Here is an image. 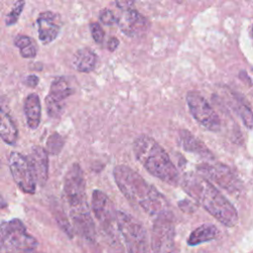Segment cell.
Here are the masks:
<instances>
[{
  "label": "cell",
  "instance_id": "5b68a950",
  "mask_svg": "<svg viewBox=\"0 0 253 253\" xmlns=\"http://www.w3.org/2000/svg\"><path fill=\"white\" fill-rule=\"evenodd\" d=\"M38 246L25 224L18 218L0 224V253H33Z\"/></svg>",
  "mask_w": 253,
  "mask_h": 253
},
{
  "label": "cell",
  "instance_id": "8992f818",
  "mask_svg": "<svg viewBox=\"0 0 253 253\" xmlns=\"http://www.w3.org/2000/svg\"><path fill=\"white\" fill-rule=\"evenodd\" d=\"M117 228L122 234L128 253H148L147 236L143 225L128 213L117 211Z\"/></svg>",
  "mask_w": 253,
  "mask_h": 253
},
{
  "label": "cell",
  "instance_id": "ffe728a7",
  "mask_svg": "<svg viewBox=\"0 0 253 253\" xmlns=\"http://www.w3.org/2000/svg\"><path fill=\"white\" fill-rule=\"evenodd\" d=\"M217 236H218V229L216 228L215 225L203 224L191 232L187 240V243L190 246H196L201 243L213 240Z\"/></svg>",
  "mask_w": 253,
  "mask_h": 253
},
{
  "label": "cell",
  "instance_id": "3957f363",
  "mask_svg": "<svg viewBox=\"0 0 253 253\" xmlns=\"http://www.w3.org/2000/svg\"><path fill=\"white\" fill-rule=\"evenodd\" d=\"M132 149L137 161L152 176L172 186L180 183L178 169L155 139L146 134H140L134 139Z\"/></svg>",
  "mask_w": 253,
  "mask_h": 253
},
{
  "label": "cell",
  "instance_id": "f1b7e54d",
  "mask_svg": "<svg viewBox=\"0 0 253 253\" xmlns=\"http://www.w3.org/2000/svg\"><path fill=\"white\" fill-rule=\"evenodd\" d=\"M133 4H134L133 1H117L116 2V5L118 6V8H120L123 11L131 9Z\"/></svg>",
  "mask_w": 253,
  "mask_h": 253
},
{
  "label": "cell",
  "instance_id": "ac0fdd59",
  "mask_svg": "<svg viewBox=\"0 0 253 253\" xmlns=\"http://www.w3.org/2000/svg\"><path fill=\"white\" fill-rule=\"evenodd\" d=\"M24 112L27 120V125L31 129H36L41 123L42 107L39 96L32 93L27 96L24 103Z\"/></svg>",
  "mask_w": 253,
  "mask_h": 253
},
{
  "label": "cell",
  "instance_id": "44dd1931",
  "mask_svg": "<svg viewBox=\"0 0 253 253\" xmlns=\"http://www.w3.org/2000/svg\"><path fill=\"white\" fill-rule=\"evenodd\" d=\"M0 137L7 144H14L18 138V128L12 118L0 108Z\"/></svg>",
  "mask_w": 253,
  "mask_h": 253
},
{
  "label": "cell",
  "instance_id": "8fae6325",
  "mask_svg": "<svg viewBox=\"0 0 253 253\" xmlns=\"http://www.w3.org/2000/svg\"><path fill=\"white\" fill-rule=\"evenodd\" d=\"M8 163L17 186L26 194H34L37 182L28 158L19 152H12L8 158Z\"/></svg>",
  "mask_w": 253,
  "mask_h": 253
},
{
  "label": "cell",
  "instance_id": "9c48e42d",
  "mask_svg": "<svg viewBox=\"0 0 253 253\" xmlns=\"http://www.w3.org/2000/svg\"><path fill=\"white\" fill-rule=\"evenodd\" d=\"M202 177L233 194L241 190V182L229 167L218 162H205L197 165Z\"/></svg>",
  "mask_w": 253,
  "mask_h": 253
},
{
  "label": "cell",
  "instance_id": "7c38bea8",
  "mask_svg": "<svg viewBox=\"0 0 253 253\" xmlns=\"http://www.w3.org/2000/svg\"><path fill=\"white\" fill-rule=\"evenodd\" d=\"M72 93V89L63 77L55 78L49 89V93L45 98L46 111L50 117H58L62 111L61 102L68 98Z\"/></svg>",
  "mask_w": 253,
  "mask_h": 253
},
{
  "label": "cell",
  "instance_id": "ba28073f",
  "mask_svg": "<svg viewBox=\"0 0 253 253\" xmlns=\"http://www.w3.org/2000/svg\"><path fill=\"white\" fill-rule=\"evenodd\" d=\"M85 179L79 164L74 163L64 177L63 193L70 211L88 207L85 193Z\"/></svg>",
  "mask_w": 253,
  "mask_h": 253
},
{
  "label": "cell",
  "instance_id": "4dcf8cb0",
  "mask_svg": "<svg viewBox=\"0 0 253 253\" xmlns=\"http://www.w3.org/2000/svg\"><path fill=\"white\" fill-rule=\"evenodd\" d=\"M119 44H120L119 40H118L117 38L112 37V38H110V40L108 41V43H107L108 49H109L110 51H114V50L119 46Z\"/></svg>",
  "mask_w": 253,
  "mask_h": 253
},
{
  "label": "cell",
  "instance_id": "4316f807",
  "mask_svg": "<svg viewBox=\"0 0 253 253\" xmlns=\"http://www.w3.org/2000/svg\"><path fill=\"white\" fill-rule=\"evenodd\" d=\"M16 46H18L20 49L30 45L33 43L32 42V39L28 36H25V35H18L16 38H15V41H14Z\"/></svg>",
  "mask_w": 253,
  "mask_h": 253
},
{
  "label": "cell",
  "instance_id": "2e32d148",
  "mask_svg": "<svg viewBox=\"0 0 253 253\" xmlns=\"http://www.w3.org/2000/svg\"><path fill=\"white\" fill-rule=\"evenodd\" d=\"M27 158L33 169L36 182L43 186L48 178L47 152L42 146H35Z\"/></svg>",
  "mask_w": 253,
  "mask_h": 253
},
{
  "label": "cell",
  "instance_id": "30bf717a",
  "mask_svg": "<svg viewBox=\"0 0 253 253\" xmlns=\"http://www.w3.org/2000/svg\"><path fill=\"white\" fill-rule=\"evenodd\" d=\"M186 101L191 115L201 126L211 131L220 129L221 123L218 115L200 93L196 91L188 92Z\"/></svg>",
  "mask_w": 253,
  "mask_h": 253
},
{
  "label": "cell",
  "instance_id": "1f68e13d",
  "mask_svg": "<svg viewBox=\"0 0 253 253\" xmlns=\"http://www.w3.org/2000/svg\"><path fill=\"white\" fill-rule=\"evenodd\" d=\"M5 207H7V203H6V201L3 199V197L0 195V209H3V208H5Z\"/></svg>",
  "mask_w": 253,
  "mask_h": 253
},
{
  "label": "cell",
  "instance_id": "7a4b0ae2",
  "mask_svg": "<svg viewBox=\"0 0 253 253\" xmlns=\"http://www.w3.org/2000/svg\"><path fill=\"white\" fill-rule=\"evenodd\" d=\"M180 184L191 198L223 225L232 227L238 222V212L234 206L212 183L201 175L185 173L180 179Z\"/></svg>",
  "mask_w": 253,
  "mask_h": 253
},
{
  "label": "cell",
  "instance_id": "83f0119b",
  "mask_svg": "<svg viewBox=\"0 0 253 253\" xmlns=\"http://www.w3.org/2000/svg\"><path fill=\"white\" fill-rule=\"evenodd\" d=\"M20 53L25 58H33L37 55V48L34 43L20 49Z\"/></svg>",
  "mask_w": 253,
  "mask_h": 253
},
{
  "label": "cell",
  "instance_id": "f546056e",
  "mask_svg": "<svg viewBox=\"0 0 253 253\" xmlns=\"http://www.w3.org/2000/svg\"><path fill=\"white\" fill-rule=\"evenodd\" d=\"M39 77L36 76V75H29L27 78H26V84L29 86V87H36L38 84H39Z\"/></svg>",
  "mask_w": 253,
  "mask_h": 253
},
{
  "label": "cell",
  "instance_id": "d6986e66",
  "mask_svg": "<svg viewBox=\"0 0 253 253\" xmlns=\"http://www.w3.org/2000/svg\"><path fill=\"white\" fill-rule=\"evenodd\" d=\"M96 64L97 55L88 47L78 49L72 58L73 67L80 72H90L96 67Z\"/></svg>",
  "mask_w": 253,
  "mask_h": 253
},
{
  "label": "cell",
  "instance_id": "9a60e30c",
  "mask_svg": "<svg viewBox=\"0 0 253 253\" xmlns=\"http://www.w3.org/2000/svg\"><path fill=\"white\" fill-rule=\"evenodd\" d=\"M39 38L42 43L47 44L57 37L60 31V24L58 16L52 12H42L39 15L37 20Z\"/></svg>",
  "mask_w": 253,
  "mask_h": 253
},
{
  "label": "cell",
  "instance_id": "6da1fadb",
  "mask_svg": "<svg viewBox=\"0 0 253 253\" xmlns=\"http://www.w3.org/2000/svg\"><path fill=\"white\" fill-rule=\"evenodd\" d=\"M113 174L117 186L126 200L141 208L147 214L156 217L170 211L165 197L133 169L126 165H118Z\"/></svg>",
  "mask_w": 253,
  "mask_h": 253
},
{
  "label": "cell",
  "instance_id": "484cf974",
  "mask_svg": "<svg viewBox=\"0 0 253 253\" xmlns=\"http://www.w3.org/2000/svg\"><path fill=\"white\" fill-rule=\"evenodd\" d=\"M99 19H100L101 23H103L104 25H107V26H112L115 23H117V17L113 13V11L110 9L102 10L100 12Z\"/></svg>",
  "mask_w": 253,
  "mask_h": 253
},
{
  "label": "cell",
  "instance_id": "cb8c5ba5",
  "mask_svg": "<svg viewBox=\"0 0 253 253\" xmlns=\"http://www.w3.org/2000/svg\"><path fill=\"white\" fill-rule=\"evenodd\" d=\"M24 6H25V2L24 1H18V2H16L14 4L12 10L6 16V19H5V23H6L7 26H12V25H14L18 21L20 15H21V13H22V11L24 9Z\"/></svg>",
  "mask_w": 253,
  "mask_h": 253
},
{
  "label": "cell",
  "instance_id": "836d02e7",
  "mask_svg": "<svg viewBox=\"0 0 253 253\" xmlns=\"http://www.w3.org/2000/svg\"><path fill=\"white\" fill-rule=\"evenodd\" d=\"M33 253H35V252H33Z\"/></svg>",
  "mask_w": 253,
  "mask_h": 253
},
{
  "label": "cell",
  "instance_id": "4fadbf2b",
  "mask_svg": "<svg viewBox=\"0 0 253 253\" xmlns=\"http://www.w3.org/2000/svg\"><path fill=\"white\" fill-rule=\"evenodd\" d=\"M117 24L127 37L141 36L147 32L150 25L148 20L133 8L123 11V14L117 17Z\"/></svg>",
  "mask_w": 253,
  "mask_h": 253
},
{
  "label": "cell",
  "instance_id": "5bb4252c",
  "mask_svg": "<svg viewBox=\"0 0 253 253\" xmlns=\"http://www.w3.org/2000/svg\"><path fill=\"white\" fill-rule=\"evenodd\" d=\"M70 217L73 224V231L89 243L96 242V228L90 213L89 207L70 211Z\"/></svg>",
  "mask_w": 253,
  "mask_h": 253
},
{
  "label": "cell",
  "instance_id": "603a6c76",
  "mask_svg": "<svg viewBox=\"0 0 253 253\" xmlns=\"http://www.w3.org/2000/svg\"><path fill=\"white\" fill-rule=\"evenodd\" d=\"M237 113L239 114L240 118L242 119L244 125L247 127L252 128L253 127V112L249 108V106L246 103L238 101L237 105Z\"/></svg>",
  "mask_w": 253,
  "mask_h": 253
},
{
  "label": "cell",
  "instance_id": "277c9868",
  "mask_svg": "<svg viewBox=\"0 0 253 253\" xmlns=\"http://www.w3.org/2000/svg\"><path fill=\"white\" fill-rule=\"evenodd\" d=\"M92 211L99 220L108 243L109 253H124L123 246L116 233L117 211L109 197L100 190H94L91 202Z\"/></svg>",
  "mask_w": 253,
  "mask_h": 253
},
{
  "label": "cell",
  "instance_id": "d4e9b609",
  "mask_svg": "<svg viewBox=\"0 0 253 253\" xmlns=\"http://www.w3.org/2000/svg\"><path fill=\"white\" fill-rule=\"evenodd\" d=\"M90 31H91V35H92V38L95 41V42L102 43L103 41H104L105 33H104L102 27L100 26V24L91 23L90 24Z\"/></svg>",
  "mask_w": 253,
  "mask_h": 253
},
{
  "label": "cell",
  "instance_id": "52a82bcc",
  "mask_svg": "<svg viewBox=\"0 0 253 253\" xmlns=\"http://www.w3.org/2000/svg\"><path fill=\"white\" fill-rule=\"evenodd\" d=\"M154 253H173L175 249V220L171 211L154 217L151 231Z\"/></svg>",
  "mask_w": 253,
  "mask_h": 253
},
{
  "label": "cell",
  "instance_id": "d6a6232c",
  "mask_svg": "<svg viewBox=\"0 0 253 253\" xmlns=\"http://www.w3.org/2000/svg\"><path fill=\"white\" fill-rule=\"evenodd\" d=\"M251 33H252V37H253V26H252V32Z\"/></svg>",
  "mask_w": 253,
  "mask_h": 253
},
{
  "label": "cell",
  "instance_id": "7402d4cb",
  "mask_svg": "<svg viewBox=\"0 0 253 253\" xmlns=\"http://www.w3.org/2000/svg\"><path fill=\"white\" fill-rule=\"evenodd\" d=\"M63 145H64V141H63V138L61 137V135L58 134L57 132H54V133L50 134L46 140L45 151L49 154L55 155L61 151Z\"/></svg>",
  "mask_w": 253,
  "mask_h": 253
},
{
  "label": "cell",
  "instance_id": "e0dca14e",
  "mask_svg": "<svg viewBox=\"0 0 253 253\" xmlns=\"http://www.w3.org/2000/svg\"><path fill=\"white\" fill-rule=\"evenodd\" d=\"M179 143L186 151L194 152L205 158L212 159V154L210 149L203 143V141L198 139L187 129H181L179 131Z\"/></svg>",
  "mask_w": 253,
  "mask_h": 253
}]
</instances>
